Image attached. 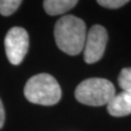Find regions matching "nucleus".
<instances>
[{
    "mask_svg": "<svg viewBox=\"0 0 131 131\" xmlns=\"http://www.w3.org/2000/svg\"><path fill=\"white\" fill-rule=\"evenodd\" d=\"M86 38V26L83 19L67 15L56 21L54 39L56 46L69 56H76L84 50Z\"/></svg>",
    "mask_w": 131,
    "mask_h": 131,
    "instance_id": "f257e3e1",
    "label": "nucleus"
},
{
    "mask_svg": "<svg viewBox=\"0 0 131 131\" xmlns=\"http://www.w3.org/2000/svg\"><path fill=\"white\" fill-rule=\"evenodd\" d=\"M24 96L33 104L52 106L61 98L60 85L52 75L41 73L31 77L26 82Z\"/></svg>",
    "mask_w": 131,
    "mask_h": 131,
    "instance_id": "f03ea898",
    "label": "nucleus"
},
{
    "mask_svg": "<svg viewBox=\"0 0 131 131\" xmlns=\"http://www.w3.org/2000/svg\"><path fill=\"white\" fill-rule=\"evenodd\" d=\"M5 51L8 60L13 65H19L26 56L29 46L27 31L23 27L15 26L6 34L4 40Z\"/></svg>",
    "mask_w": 131,
    "mask_h": 131,
    "instance_id": "20e7f679",
    "label": "nucleus"
},
{
    "mask_svg": "<svg viewBox=\"0 0 131 131\" xmlns=\"http://www.w3.org/2000/svg\"><path fill=\"white\" fill-rule=\"evenodd\" d=\"M4 122H5V111H4V106H3V103L0 99V128H2L3 125H4Z\"/></svg>",
    "mask_w": 131,
    "mask_h": 131,
    "instance_id": "9b49d317",
    "label": "nucleus"
},
{
    "mask_svg": "<svg viewBox=\"0 0 131 131\" xmlns=\"http://www.w3.org/2000/svg\"><path fill=\"white\" fill-rule=\"evenodd\" d=\"M107 110L113 117H125L131 114V89L122 90L108 103Z\"/></svg>",
    "mask_w": 131,
    "mask_h": 131,
    "instance_id": "423d86ee",
    "label": "nucleus"
},
{
    "mask_svg": "<svg viewBox=\"0 0 131 131\" xmlns=\"http://www.w3.org/2000/svg\"><path fill=\"white\" fill-rule=\"evenodd\" d=\"M97 3L108 9H117L128 3L127 0H98Z\"/></svg>",
    "mask_w": 131,
    "mask_h": 131,
    "instance_id": "9d476101",
    "label": "nucleus"
},
{
    "mask_svg": "<svg viewBox=\"0 0 131 131\" xmlns=\"http://www.w3.org/2000/svg\"><path fill=\"white\" fill-rule=\"evenodd\" d=\"M78 4L77 0H45L43 2L44 9L48 15L57 16L74 8Z\"/></svg>",
    "mask_w": 131,
    "mask_h": 131,
    "instance_id": "0eeeda50",
    "label": "nucleus"
},
{
    "mask_svg": "<svg viewBox=\"0 0 131 131\" xmlns=\"http://www.w3.org/2000/svg\"><path fill=\"white\" fill-rule=\"evenodd\" d=\"M20 4V0H0V14L5 17L14 14Z\"/></svg>",
    "mask_w": 131,
    "mask_h": 131,
    "instance_id": "6e6552de",
    "label": "nucleus"
},
{
    "mask_svg": "<svg viewBox=\"0 0 131 131\" xmlns=\"http://www.w3.org/2000/svg\"><path fill=\"white\" fill-rule=\"evenodd\" d=\"M118 85L122 90H129L131 89V67L123 68L117 78Z\"/></svg>",
    "mask_w": 131,
    "mask_h": 131,
    "instance_id": "1a4fd4ad",
    "label": "nucleus"
},
{
    "mask_svg": "<svg viewBox=\"0 0 131 131\" xmlns=\"http://www.w3.org/2000/svg\"><path fill=\"white\" fill-rule=\"evenodd\" d=\"M116 95L112 82L102 78H90L83 81L75 90L76 99L89 106H103Z\"/></svg>",
    "mask_w": 131,
    "mask_h": 131,
    "instance_id": "7ed1b4c3",
    "label": "nucleus"
},
{
    "mask_svg": "<svg viewBox=\"0 0 131 131\" xmlns=\"http://www.w3.org/2000/svg\"><path fill=\"white\" fill-rule=\"evenodd\" d=\"M108 41L107 30L102 25L95 24L86 33L84 47V59L92 64L99 61L104 54Z\"/></svg>",
    "mask_w": 131,
    "mask_h": 131,
    "instance_id": "39448f33",
    "label": "nucleus"
}]
</instances>
